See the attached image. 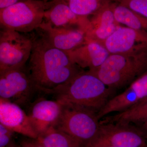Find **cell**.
I'll return each instance as SVG.
<instances>
[{
	"mask_svg": "<svg viewBox=\"0 0 147 147\" xmlns=\"http://www.w3.org/2000/svg\"><path fill=\"white\" fill-rule=\"evenodd\" d=\"M31 37L32 48L26 66L40 92L49 94L83 71L71 61L66 52L53 47L39 32Z\"/></svg>",
	"mask_w": 147,
	"mask_h": 147,
	"instance_id": "cell-1",
	"label": "cell"
},
{
	"mask_svg": "<svg viewBox=\"0 0 147 147\" xmlns=\"http://www.w3.org/2000/svg\"><path fill=\"white\" fill-rule=\"evenodd\" d=\"M111 92L95 74L83 70L49 94L55 95L56 100L64 104L86 107L97 113L110 99Z\"/></svg>",
	"mask_w": 147,
	"mask_h": 147,
	"instance_id": "cell-2",
	"label": "cell"
},
{
	"mask_svg": "<svg viewBox=\"0 0 147 147\" xmlns=\"http://www.w3.org/2000/svg\"><path fill=\"white\" fill-rule=\"evenodd\" d=\"M89 71L110 89L129 85L147 71V46L129 53L110 54L98 68Z\"/></svg>",
	"mask_w": 147,
	"mask_h": 147,
	"instance_id": "cell-3",
	"label": "cell"
},
{
	"mask_svg": "<svg viewBox=\"0 0 147 147\" xmlns=\"http://www.w3.org/2000/svg\"><path fill=\"white\" fill-rule=\"evenodd\" d=\"M100 125L97 112L94 110L64 104L62 113L55 127L81 142L84 147L94 138Z\"/></svg>",
	"mask_w": 147,
	"mask_h": 147,
	"instance_id": "cell-4",
	"label": "cell"
},
{
	"mask_svg": "<svg viewBox=\"0 0 147 147\" xmlns=\"http://www.w3.org/2000/svg\"><path fill=\"white\" fill-rule=\"evenodd\" d=\"M47 3L27 0L0 10L1 28L29 33L39 28L43 20Z\"/></svg>",
	"mask_w": 147,
	"mask_h": 147,
	"instance_id": "cell-5",
	"label": "cell"
},
{
	"mask_svg": "<svg viewBox=\"0 0 147 147\" xmlns=\"http://www.w3.org/2000/svg\"><path fill=\"white\" fill-rule=\"evenodd\" d=\"M40 91L27 70L26 66L0 71V98L24 106L31 102Z\"/></svg>",
	"mask_w": 147,
	"mask_h": 147,
	"instance_id": "cell-6",
	"label": "cell"
},
{
	"mask_svg": "<svg viewBox=\"0 0 147 147\" xmlns=\"http://www.w3.org/2000/svg\"><path fill=\"white\" fill-rule=\"evenodd\" d=\"M32 48V37L14 30L1 28L0 71L26 66Z\"/></svg>",
	"mask_w": 147,
	"mask_h": 147,
	"instance_id": "cell-7",
	"label": "cell"
},
{
	"mask_svg": "<svg viewBox=\"0 0 147 147\" xmlns=\"http://www.w3.org/2000/svg\"><path fill=\"white\" fill-rule=\"evenodd\" d=\"M97 134L84 147H146V137L129 125L101 123Z\"/></svg>",
	"mask_w": 147,
	"mask_h": 147,
	"instance_id": "cell-8",
	"label": "cell"
},
{
	"mask_svg": "<svg viewBox=\"0 0 147 147\" xmlns=\"http://www.w3.org/2000/svg\"><path fill=\"white\" fill-rule=\"evenodd\" d=\"M147 98V71L129 84L123 92L110 98L97 113L98 119L119 113L142 102Z\"/></svg>",
	"mask_w": 147,
	"mask_h": 147,
	"instance_id": "cell-9",
	"label": "cell"
},
{
	"mask_svg": "<svg viewBox=\"0 0 147 147\" xmlns=\"http://www.w3.org/2000/svg\"><path fill=\"white\" fill-rule=\"evenodd\" d=\"M37 30L53 47L65 52L76 49L87 40L86 31L80 27L55 28L43 21Z\"/></svg>",
	"mask_w": 147,
	"mask_h": 147,
	"instance_id": "cell-10",
	"label": "cell"
},
{
	"mask_svg": "<svg viewBox=\"0 0 147 147\" xmlns=\"http://www.w3.org/2000/svg\"><path fill=\"white\" fill-rule=\"evenodd\" d=\"M64 104L59 100L41 98L33 103L28 115L38 135L55 127L60 118Z\"/></svg>",
	"mask_w": 147,
	"mask_h": 147,
	"instance_id": "cell-11",
	"label": "cell"
},
{
	"mask_svg": "<svg viewBox=\"0 0 147 147\" xmlns=\"http://www.w3.org/2000/svg\"><path fill=\"white\" fill-rule=\"evenodd\" d=\"M100 43L110 54L129 53L147 46V32L119 26Z\"/></svg>",
	"mask_w": 147,
	"mask_h": 147,
	"instance_id": "cell-12",
	"label": "cell"
},
{
	"mask_svg": "<svg viewBox=\"0 0 147 147\" xmlns=\"http://www.w3.org/2000/svg\"><path fill=\"white\" fill-rule=\"evenodd\" d=\"M0 124L14 133L28 138L36 139L38 137L32 126L28 114L21 106L1 98Z\"/></svg>",
	"mask_w": 147,
	"mask_h": 147,
	"instance_id": "cell-13",
	"label": "cell"
},
{
	"mask_svg": "<svg viewBox=\"0 0 147 147\" xmlns=\"http://www.w3.org/2000/svg\"><path fill=\"white\" fill-rule=\"evenodd\" d=\"M43 21L55 28L78 27L86 32L90 26L89 19L74 13L64 0L47 3Z\"/></svg>",
	"mask_w": 147,
	"mask_h": 147,
	"instance_id": "cell-14",
	"label": "cell"
},
{
	"mask_svg": "<svg viewBox=\"0 0 147 147\" xmlns=\"http://www.w3.org/2000/svg\"><path fill=\"white\" fill-rule=\"evenodd\" d=\"M71 61L81 68L94 70L102 65L110 54L99 42L87 39L84 44L66 52Z\"/></svg>",
	"mask_w": 147,
	"mask_h": 147,
	"instance_id": "cell-15",
	"label": "cell"
},
{
	"mask_svg": "<svg viewBox=\"0 0 147 147\" xmlns=\"http://www.w3.org/2000/svg\"><path fill=\"white\" fill-rule=\"evenodd\" d=\"M90 27L86 32L87 39L101 43L108 38L119 27L116 21L113 4L107 2L90 20Z\"/></svg>",
	"mask_w": 147,
	"mask_h": 147,
	"instance_id": "cell-16",
	"label": "cell"
},
{
	"mask_svg": "<svg viewBox=\"0 0 147 147\" xmlns=\"http://www.w3.org/2000/svg\"><path fill=\"white\" fill-rule=\"evenodd\" d=\"M102 119L100 122L105 123H112L125 125L133 123L141 124L147 120V101Z\"/></svg>",
	"mask_w": 147,
	"mask_h": 147,
	"instance_id": "cell-17",
	"label": "cell"
},
{
	"mask_svg": "<svg viewBox=\"0 0 147 147\" xmlns=\"http://www.w3.org/2000/svg\"><path fill=\"white\" fill-rule=\"evenodd\" d=\"M36 139L43 147H84L81 142L55 127L40 134Z\"/></svg>",
	"mask_w": 147,
	"mask_h": 147,
	"instance_id": "cell-18",
	"label": "cell"
},
{
	"mask_svg": "<svg viewBox=\"0 0 147 147\" xmlns=\"http://www.w3.org/2000/svg\"><path fill=\"white\" fill-rule=\"evenodd\" d=\"M113 11L118 24L134 30L147 32V18L120 4H113Z\"/></svg>",
	"mask_w": 147,
	"mask_h": 147,
	"instance_id": "cell-19",
	"label": "cell"
},
{
	"mask_svg": "<svg viewBox=\"0 0 147 147\" xmlns=\"http://www.w3.org/2000/svg\"><path fill=\"white\" fill-rule=\"evenodd\" d=\"M72 11L79 16L88 18L94 15L108 2L106 0H64Z\"/></svg>",
	"mask_w": 147,
	"mask_h": 147,
	"instance_id": "cell-20",
	"label": "cell"
},
{
	"mask_svg": "<svg viewBox=\"0 0 147 147\" xmlns=\"http://www.w3.org/2000/svg\"><path fill=\"white\" fill-rule=\"evenodd\" d=\"M119 4L128 7L147 18V2L144 0H116Z\"/></svg>",
	"mask_w": 147,
	"mask_h": 147,
	"instance_id": "cell-21",
	"label": "cell"
},
{
	"mask_svg": "<svg viewBox=\"0 0 147 147\" xmlns=\"http://www.w3.org/2000/svg\"><path fill=\"white\" fill-rule=\"evenodd\" d=\"M13 133L14 132L0 124V147H10L13 146Z\"/></svg>",
	"mask_w": 147,
	"mask_h": 147,
	"instance_id": "cell-22",
	"label": "cell"
},
{
	"mask_svg": "<svg viewBox=\"0 0 147 147\" xmlns=\"http://www.w3.org/2000/svg\"><path fill=\"white\" fill-rule=\"evenodd\" d=\"M21 147H43L36 139L28 138L21 142Z\"/></svg>",
	"mask_w": 147,
	"mask_h": 147,
	"instance_id": "cell-23",
	"label": "cell"
},
{
	"mask_svg": "<svg viewBox=\"0 0 147 147\" xmlns=\"http://www.w3.org/2000/svg\"><path fill=\"white\" fill-rule=\"evenodd\" d=\"M27 0H0V10Z\"/></svg>",
	"mask_w": 147,
	"mask_h": 147,
	"instance_id": "cell-24",
	"label": "cell"
},
{
	"mask_svg": "<svg viewBox=\"0 0 147 147\" xmlns=\"http://www.w3.org/2000/svg\"><path fill=\"white\" fill-rule=\"evenodd\" d=\"M140 125V130L147 137V120Z\"/></svg>",
	"mask_w": 147,
	"mask_h": 147,
	"instance_id": "cell-25",
	"label": "cell"
},
{
	"mask_svg": "<svg viewBox=\"0 0 147 147\" xmlns=\"http://www.w3.org/2000/svg\"><path fill=\"white\" fill-rule=\"evenodd\" d=\"M42 1L45 2V3H48L50 1H52V0H42Z\"/></svg>",
	"mask_w": 147,
	"mask_h": 147,
	"instance_id": "cell-26",
	"label": "cell"
},
{
	"mask_svg": "<svg viewBox=\"0 0 147 147\" xmlns=\"http://www.w3.org/2000/svg\"><path fill=\"white\" fill-rule=\"evenodd\" d=\"M146 101H147V98H146V99H145V100H143V101H142V102H140V103H139V104H140V103H143V102H146ZM137 105H138V104H137Z\"/></svg>",
	"mask_w": 147,
	"mask_h": 147,
	"instance_id": "cell-27",
	"label": "cell"
},
{
	"mask_svg": "<svg viewBox=\"0 0 147 147\" xmlns=\"http://www.w3.org/2000/svg\"><path fill=\"white\" fill-rule=\"evenodd\" d=\"M10 147H21V146H15V145H13V146H11Z\"/></svg>",
	"mask_w": 147,
	"mask_h": 147,
	"instance_id": "cell-28",
	"label": "cell"
},
{
	"mask_svg": "<svg viewBox=\"0 0 147 147\" xmlns=\"http://www.w3.org/2000/svg\"></svg>",
	"mask_w": 147,
	"mask_h": 147,
	"instance_id": "cell-29",
	"label": "cell"
},
{
	"mask_svg": "<svg viewBox=\"0 0 147 147\" xmlns=\"http://www.w3.org/2000/svg\"></svg>",
	"mask_w": 147,
	"mask_h": 147,
	"instance_id": "cell-30",
	"label": "cell"
}]
</instances>
